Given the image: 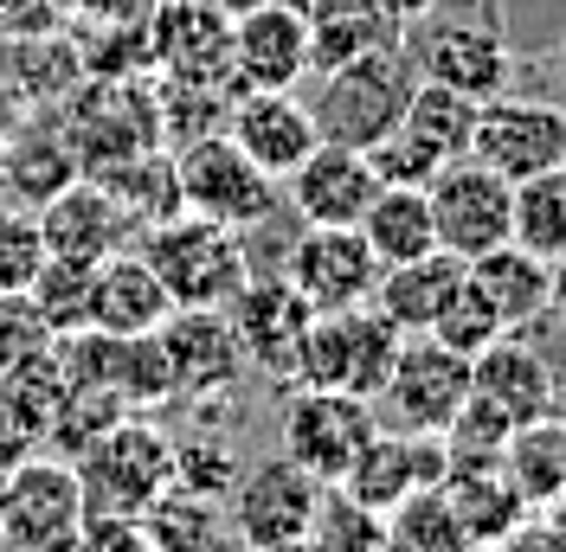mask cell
<instances>
[{
  "label": "cell",
  "instance_id": "1",
  "mask_svg": "<svg viewBox=\"0 0 566 552\" xmlns=\"http://www.w3.org/2000/svg\"><path fill=\"white\" fill-rule=\"evenodd\" d=\"M142 257L175 296V309H226L251 276L245 232L212 225L200 212H175L155 232H142Z\"/></svg>",
  "mask_w": 566,
  "mask_h": 552
},
{
  "label": "cell",
  "instance_id": "2",
  "mask_svg": "<svg viewBox=\"0 0 566 552\" xmlns=\"http://www.w3.org/2000/svg\"><path fill=\"white\" fill-rule=\"evenodd\" d=\"M412 84H419V65H412V52L392 39V45H374V52L348 59V65L322 71L310 116H316L322 141L374 148V141H380L392 123L406 116V97H412Z\"/></svg>",
  "mask_w": 566,
  "mask_h": 552
},
{
  "label": "cell",
  "instance_id": "3",
  "mask_svg": "<svg viewBox=\"0 0 566 552\" xmlns=\"http://www.w3.org/2000/svg\"><path fill=\"white\" fill-rule=\"evenodd\" d=\"M71 469L84 488V514H142L161 488H175V437L155 417L129 412L77 449Z\"/></svg>",
  "mask_w": 566,
  "mask_h": 552
},
{
  "label": "cell",
  "instance_id": "4",
  "mask_svg": "<svg viewBox=\"0 0 566 552\" xmlns=\"http://www.w3.org/2000/svg\"><path fill=\"white\" fill-rule=\"evenodd\" d=\"M175 180H180V212H200V219L232 225V232H258L283 206V180H271L226 129L180 141Z\"/></svg>",
  "mask_w": 566,
  "mask_h": 552
},
{
  "label": "cell",
  "instance_id": "5",
  "mask_svg": "<svg viewBox=\"0 0 566 552\" xmlns=\"http://www.w3.org/2000/svg\"><path fill=\"white\" fill-rule=\"evenodd\" d=\"M399 328L374 302L360 309H335V315H310V335L296 347V380L290 385H322V392H348V399H380V385L392 373L399 353Z\"/></svg>",
  "mask_w": 566,
  "mask_h": 552
},
{
  "label": "cell",
  "instance_id": "6",
  "mask_svg": "<svg viewBox=\"0 0 566 552\" xmlns=\"http://www.w3.org/2000/svg\"><path fill=\"white\" fill-rule=\"evenodd\" d=\"M65 129L77 168H104V161H123L136 148H161V109H155V77L136 71V77H84L65 97Z\"/></svg>",
  "mask_w": 566,
  "mask_h": 552
},
{
  "label": "cell",
  "instance_id": "7",
  "mask_svg": "<svg viewBox=\"0 0 566 552\" xmlns=\"http://www.w3.org/2000/svg\"><path fill=\"white\" fill-rule=\"evenodd\" d=\"M470 399V360L438 335H406L392 353V373L374 399V417L387 431H419V437H444V424L458 417Z\"/></svg>",
  "mask_w": 566,
  "mask_h": 552
},
{
  "label": "cell",
  "instance_id": "8",
  "mask_svg": "<svg viewBox=\"0 0 566 552\" xmlns=\"http://www.w3.org/2000/svg\"><path fill=\"white\" fill-rule=\"evenodd\" d=\"M424 200H431V225H438V251L451 257H483L502 238H515V180H502L483 161H444V168L424 180Z\"/></svg>",
  "mask_w": 566,
  "mask_h": 552
},
{
  "label": "cell",
  "instance_id": "9",
  "mask_svg": "<svg viewBox=\"0 0 566 552\" xmlns=\"http://www.w3.org/2000/svg\"><path fill=\"white\" fill-rule=\"evenodd\" d=\"M470 161L495 168L502 180H534V173L566 168V109L547 97H509L495 91L476 104V129H470Z\"/></svg>",
  "mask_w": 566,
  "mask_h": 552
},
{
  "label": "cell",
  "instance_id": "10",
  "mask_svg": "<svg viewBox=\"0 0 566 552\" xmlns=\"http://www.w3.org/2000/svg\"><path fill=\"white\" fill-rule=\"evenodd\" d=\"M374 405L367 399H348V392H322V385H296L290 405H283L277 424V456H290L296 469H310L322 488H335L348 476L354 449L374 437Z\"/></svg>",
  "mask_w": 566,
  "mask_h": 552
},
{
  "label": "cell",
  "instance_id": "11",
  "mask_svg": "<svg viewBox=\"0 0 566 552\" xmlns=\"http://www.w3.org/2000/svg\"><path fill=\"white\" fill-rule=\"evenodd\" d=\"M84 520V488L71 456H20L7 463V482H0V546L13 552H45L59 546L65 533H77Z\"/></svg>",
  "mask_w": 566,
  "mask_h": 552
},
{
  "label": "cell",
  "instance_id": "12",
  "mask_svg": "<svg viewBox=\"0 0 566 552\" xmlns=\"http://www.w3.org/2000/svg\"><path fill=\"white\" fill-rule=\"evenodd\" d=\"M322 501H328V488H322L310 469H296L290 456H264V463L239 469V482L226 495L245 552L251 546H283V540H310Z\"/></svg>",
  "mask_w": 566,
  "mask_h": 552
},
{
  "label": "cell",
  "instance_id": "13",
  "mask_svg": "<svg viewBox=\"0 0 566 552\" xmlns=\"http://www.w3.org/2000/svg\"><path fill=\"white\" fill-rule=\"evenodd\" d=\"M283 276L316 315H335V309H360L374 296L380 257L367 251L360 225H303V238L283 257Z\"/></svg>",
  "mask_w": 566,
  "mask_h": 552
},
{
  "label": "cell",
  "instance_id": "14",
  "mask_svg": "<svg viewBox=\"0 0 566 552\" xmlns=\"http://www.w3.org/2000/svg\"><path fill=\"white\" fill-rule=\"evenodd\" d=\"M310 302L290 289V276H245V289L226 302V321H232V335H239V353H245V367H258L264 380L290 385L296 380V347L310 335Z\"/></svg>",
  "mask_w": 566,
  "mask_h": 552
},
{
  "label": "cell",
  "instance_id": "15",
  "mask_svg": "<svg viewBox=\"0 0 566 552\" xmlns=\"http://www.w3.org/2000/svg\"><path fill=\"white\" fill-rule=\"evenodd\" d=\"M444 463H451L444 437H419V431H387V424H374V437L354 449L348 476L335 488H342L348 501H360V508H374V514H392L406 495L444 482Z\"/></svg>",
  "mask_w": 566,
  "mask_h": 552
},
{
  "label": "cell",
  "instance_id": "16",
  "mask_svg": "<svg viewBox=\"0 0 566 552\" xmlns=\"http://www.w3.org/2000/svg\"><path fill=\"white\" fill-rule=\"evenodd\" d=\"M412 65H419V77H438V84H451V91L483 104L495 91H509L515 52H509V39H502L495 20H451V13L438 20V13H424Z\"/></svg>",
  "mask_w": 566,
  "mask_h": 552
},
{
  "label": "cell",
  "instance_id": "17",
  "mask_svg": "<svg viewBox=\"0 0 566 552\" xmlns=\"http://www.w3.org/2000/svg\"><path fill=\"white\" fill-rule=\"evenodd\" d=\"M283 193H290V212L303 225H360V212L380 193V173L367 161V148L316 141L296 168L283 173Z\"/></svg>",
  "mask_w": 566,
  "mask_h": 552
},
{
  "label": "cell",
  "instance_id": "18",
  "mask_svg": "<svg viewBox=\"0 0 566 552\" xmlns=\"http://www.w3.org/2000/svg\"><path fill=\"white\" fill-rule=\"evenodd\" d=\"M161 353H168V373H175V399L200 405V399H232V385L245 373V353L226 309H175L161 328Z\"/></svg>",
  "mask_w": 566,
  "mask_h": 552
},
{
  "label": "cell",
  "instance_id": "19",
  "mask_svg": "<svg viewBox=\"0 0 566 552\" xmlns=\"http://www.w3.org/2000/svg\"><path fill=\"white\" fill-rule=\"evenodd\" d=\"M148 71L239 84V71H232V20L212 0H155V13H148Z\"/></svg>",
  "mask_w": 566,
  "mask_h": 552
},
{
  "label": "cell",
  "instance_id": "20",
  "mask_svg": "<svg viewBox=\"0 0 566 552\" xmlns=\"http://www.w3.org/2000/svg\"><path fill=\"white\" fill-rule=\"evenodd\" d=\"M219 129L239 141L271 180H283V173L322 141L316 116H310V104H303L296 91H258V84H239V91H232V104H226V123H219Z\"/></svg>",
  "mask_w": 566,
  "mask_h": 552
},
{
  "label": "cell",
  "instance_id": "21",
  "mask_svg": "<svg viewBox=\"0 0 566 552\" xmlns=\"http://www.w3.org/2000/svg\"><path fill=\"white\" fill-rule=\"evenodd\" d=\"M33 219H39V238H45V257H71V264H104L116 251H129V238H142L91 173L59 187Z\"/></svg>",
  "mask_w": 566,
  "mask_h": 552
},
{
  "label": "cell",
  "instance_id": "22",
  "mask_svg": "<svg viewBox=\"0 0 566 552\" xmlns=\"http://www.w3.org/2000/svg\"><path fill=\"white\" fill-rule=\"evenodd\" d=\"M232 71L258 91H296L310 77V13L296 0H264L232 20Z\"/></svg>",
  "mask_w": 566,
  "mask_h": 552
},
{
  "label": "cell",
  "instance_id": "23",
  "mask_svg": "<svg viewBox=\"0 0 566 552\" xmlns=\"http://www.w3.org/2000/svg\"><path fill=\"white\" fill-rule=\"evenodd\" d=\"M470 392L490 399L509 424L560 412V373H554V360L541 347L522 341V328L515 335H495L483 353H470Z\"/></svg>",
  "mask_w": 566,
  "mask_h": 552
},
{
  "label": "cell",
  "instance_id": "24",
  "mask_svg": "<svg viewBox=\"0 0 566 552\" xmlns=\"http://www.w3.org/2000/svg\"><path fill=\"white\" fill-rule=\"evenodd\" d=\"M65 392H71V373H65V360H59V341L0 373V456L7 463H20L39 444H52L59 412H65Z\"/></svg>",
  "mask_w": 566,
  "mask_h": 552
},
{
  "label": "cell",
  "instance_id": "25",
  "mask_svg": "<svg viewBox=\"0 0 566 552\" xmlns=\"http://www.w3.org/2000/svg\"><path fill=\"white\" fill-rule=\"evenodd\" d=\"M175 315V296L148 270L142 251H116L91 270V328L104 335H155Z\"/></svg>",
  "mask_w": 566,
  "mask_h": 552
},
{
  "label": "cell",
  "instance_id": "26",
  "mask_svg": "<svg viewBox=\"0 0 566 552\" xmlns=\"http://www.w3.org/2000/svg\"><path fill=\"white\" fill-rule=\"evenodd\" d=\"M438 488H444L458 527L470 533V546H490V540L515 533V527L528 520V501H522L515 482L502 476V456H451Z\"/></svg>",
  "mask_w": 566,
  "mask_h": 552
},
{
  "label": "cell",
  "instance_id": "27",
  "mask_svg": "<svg viewBox=\"0 0 566 552\" xmlns=\"http://www.w3.org/2000/svg\"><path fill=\"white\" fill-rule=\"evenodd\" d=\"M458 283H463V257L424 251V257H406V264H380V283H374L367 302L387 315L399 335H431V321L458 296Z\"/></svg>",
  "mask_w": 566,
  "mask_h": 552
},
{
  "label": "cell",
  "instance_id": "28",
  "mask_svg": "<svg viewBox=\"0 0 566 552\" xmlns=\"http://www.w3.org/2000/svg\"><path fill=\"white\" fill-rule=\"evenodd\" d=\"M463 276L476 283V296L495 309V321H502L509 335L547 315V276H554V264H547L541 251H528V244L502 238L495 251L470 257V264H463Z\"/></svg>",
  "mask_w": 566,
  "mask_h": 552
},
{
  "label": "cell",
  "instance_id": "29",
  "mask_svg": "<svg viewBox=\"0 0 566 552\" xmlns=\"http://www.w3.org/2000/svg\"><path fill=\"white\" fill-rule=\"evenodd\" d=\"M136 520L155 552H239L232 508L219 495H193V488H180V482L161 488Z\"/></svg>",
  "mask_w": 566,
  "mask_h": 552
},
{
  "label": "cell",
  "instance_id": "30",
  "mask_svg": "<svg viewBox=\"0 0 566 552\" xmlns=\"http://www.w3.org/2000/svg\"><path fill=\"white\" fill-rule=\"evenodd\" d=\"M84 173L123 206V219H129L136 232H155L161 219L180 212L175 155H161V148H136V155H123V161H104V168H84Z\"/></svg>",
  "mask_w": 566,
  "mask_h": 552
},
{
  "label": "cell",
  "instance_id": "31",
  "mask_svg": "<svg viewBox=\"0 0 566 552\" xmlns=\"http://www.w3.org/2000/svg\"><path fill=\"white\" fill-rule=\"evenodd\" d=\"M77 155H71V141L59 123H45V129H20V136L0 141V187L20 200V206H45L59 187L77 180Z\"/></svg>",
  "mask_w": 566,
  "mask_h": 552
},
{
  "label": "cell",
  "instance_id": "32",
  "mask_svg": "<svg viewBox=\"0 0 566 552\" xmlns=\"http://www.w3.org/2000/svg\"><path fill=\"white\" fill-rule=\"evenodd\" d=\"M502 476L528 501V514H547L566 495V431L560 417H528L502 437Z\"/></svg>",
  "mask_w": 566,
  "mask_h": 552
},
{
  "label": "cell",
  "instance_id": "33",
  "mask_svg": "<svg viewBox=\"0 0 566 552\" xmlns=\"http://www.w3.org/2000/svg\"><path fill=\"white\" fill-rule=\"evenodd\" d=\"M360 238L380 264H406V257H424L438 251V225H431V200L424 187H387L374 193V206L360 212Z\"/></svg>",
  "mask_w": 566,
  "mask_h": 552
},
{
  "label": "cell",
  "instance_id": "34",
  "mask_svg": "<svg viewBox=\"0 0 566 552\" xmlns=\"http://www.w3.org/2000/svg\"><path fill=\"white\" fill-rule=\"evenodd\" d=\"M399 129H412L438 161H463L470 155V129H476V97H463V91L438 84V77H419L412 97H406Z\"/></svg>",
  "mask_w": 566,
  "mask_h": 552
},
{
  "label": "cell",
  "instance_id": "35",
  "mask_svg": "<svg viewBox=\"0 0 566 552\" xmlns=\"http://www.w3.org/2000/svg\"><path fill=\"white\" fill-rule=\"evenodd\" d=\"M387 552H476V546L458 527L444 488H419L387 514Z\"/></svg>",
  "mask_w": 566,
  "mask_h": 552
},
{
  "label": "cell",
  "instance_id": "36",
  "mask_svg": "<svg viewBox=\"0 0 566 552\" xmlns=\"http://www.w3.org/2000/svg\"><path fill=\"white\" fill-rule=\"evenodd\" d=\"M392 39H399V26H392L380 7L322 13V20H310V77L348 65V59H360V52H374V45H392Z\"/></svg>",
  "mask_w": 566,
  "mask_h": 552
},
{
  "label": "cell",
  "instance_id": "37",
  "mask_svg": "<svg viewBox=\"0 0 566 552\" xmlns=\"http://www.w3.org/2000/svg\"><path fill=\"white\" fill-rule=\"evenodd\" d=\"M91 270L97 264H71V257H39V270L27 276V296L45 315L52 335H77L91 328Z\"/></svg>",
  "mask_w": 566,
  "mask_h": 552
},
{
  "label": "cell",
  "instance_id": "38",
  "mask_svg": "<svg viewBox=\"0 0 566 552\" xmlns=\"http://www.w3.org/2000/svg\"><path fill=\"white\" fill-rule=\"evenodd\" d=\"M515 244L541 251L547 264L566 251V168L534 173L515 187Z\"/></svg>",
  "mask_w": 566,
  "mask_h": 552
},
{
  "label": "cell",
  "instance_id": "39",
  "mask_svg": "<svg viewBox=\"0 0 566 552\" xmlns=\"http://www.w3.org/2000/svg\"><path fill=\"white\" fill-rule=\"evenodd\" d=\"M310 540H316V552H387V514H374V508L348 501L342 488H328Z\"/></svg>",
  "mask_w": 566,
  "mask_h": 552
},
{
  "label": "cell",
  "instance_id": "40",
  "mask_svg": "<svg viewBox=\"0 0 566 552\" xmlns=\"http://www.w3.org/2000/svg\"><path fill=\"white\" fill-rule=\"evenodd\" d=\"M175 482L193 488V495H219V501H226L232 482H239V444H226V437H212V431L175 444Z\"/></svg>",
  "mask_w": 566,
  "mask_h": 552
},
{
  "label": "cell",
  "instance_id": "41",
  "mask_svg": "<svg viewBox=\"0 0 566 552\" xmlns=\"http://www.w3.org/2000/svg\"><path fill=\"white\" fill-rule=\"evenodd\" d=\"M431 335H438L444 347H458L463 360H470V353H483V347H490L495 335H509V328L495 321V309L483 302V296H476V283L463 276V283H458V296L444 302V315L431 321Z\"/></svg>",
  "mask_w": 566,
  "mask_h": 552
},
{
  "label": "cell",
  "instance_id": "42",
  "mask_svg": "<svg viewBox=\"0 0 566 552\" xmlns=\"http://www.w3.org/2000/svg\"><path fill=\"white\" fill-rule=\"evenodd\" d=\"M52 341L59 335L45 328V315L33 309V296L27 289H0V373L20 367V360H33V353H45Z\"/></svg>",
  "mask_w": 566,
  "mask_h": 552
},
{
  "label": "cell",
  "instance_id": "43",
  "mask_svg": "<svg viewBox=\"0 0 566 552\" xmlns=\"http://www.w3.org/2000/svg\"><path fill=\"white\" fill-rule=\"evenodd\" d=\"M367 161H374V173H380L387 187H424L431 173L444 168V161H438V155H431L412 129H399V123H392L374 148H367Z\"/></svg>",
  "mask_w": 566,
  "mask_h": 552
},
{
  "label": "cell",
  "instance_id": "44",
  "mask_svg": "<svg viewBox=\"0 0 566 552\" xmlns=\"http://www.w3.org/2000/svg\"><path fill=\"white\" fill-rule=\"evenodd\" d=\"M45 238H39V219L20 206H0V289H27V276L39 270Z\"/></svg>",
  "mask_w": 566,
  "mask_h": 552
},
{
  "label": "cell",
  "instance_id": "45",
  "mask_svg": "<svg viewBox=\"0 0 566 552\" xmlns=\"http://www.w3.org/2000/svg\"><path fill=\"white\" fill-rule=\"evenodd\" d=\"M476 552H566V533L528 514L515 533H502V540H490V546H476Z\"/></svg>",
  "mask_w": 566,
  "mask_h": 552
},
{
  "label": "cell",
  "instance_id": "46",
  "mask_svg": "<svg viewBox=\"0 0 566 552\" xmlns=\"http://www.w3.org/2000/svg\"><path fill=\"white\" fill-rule=\"evenodd\" d=\"M380 13L392 26H419L424 13H438V0H380Z\"/></svg>",
  "mask_w": 566,
  "mask_h": 552
},
{
  "label": "cell",
  "instance_id": "47",
  "mask_svg": "<svg viewBox=\"0 0 566 552\" xmlns=\"http://www.w3.org/2000/svg\"><path fill=\"white\" fill-rule=\"evenodd\" d=\"M547 315L566 328V251L554 257V276H547Z\"/></svg>",
  "mask_w": 566,
  "mask_h": 552
},
{
  "label": "cell",
  "instance_id": "48",
  "mask_svg": "<svg viewBox=\"0 0 566 552\" xmlns=\"http://www.w3.org/2000/svg\"><path fill=\"white\" fill-rule=\"evenodd\" d=\"M212 7H219L226 20H239V13H251V7H264V0H212Z\"/></svg>",
  "mask_w": 566,
  "mask_h": 552
},
{
  "label": "cell",
  "instance_id": "49",
  "mask_svg": "<svg viewBox=\"0 0 566 552\" xmlns=\"http://www.w3.org/2000/svg\"><path fill=\"white\" fill-rule=\"evenodd\" d=\"M251 552H316V540H283V546H251Z\"/></svg>",
  "mask_w": 566,
  "mask_h": 552
},
{
  "label": "cell",
  "instance_id": "50",
  "mask_svg": "<svg viewBox=\"0 0 566 552\" xmlns=\"http://www.w3.org/2000/svg\"><path fill=\"white\" fill-rule=\"evenodd\" d=\"M541 520H547V527H560V533H566V495H560V501H554V508H547Z\"/></svg>",
  "mask_w": 566,
  "mask_h": 552
},
{
  "label": "cell",
  "instance_id": "51",
  "mask_svg": "<svg viewBox=\"0 0 566 552\" xmlns=\"http://www.w3.org/2000/svg\"><path fill=\"white\" fill-rule=\"evenodd\" d=\"M554 65H560V77H566V39H560V52H554Z\"/></svg>",
  "mask_w": 566,
  "mask_h": 552
},
{
  "label": "cell",
  "instance_id": "52",
  "mask_svg": "<svg viewBox=\"0 0 566 552\" xmlns=\"http://www.w3.org/2000/svg\"><path fill=\"white\" fill-rule=\"evenodd\" d=\"M554 417H560V431H566V399H560V412H554Z\"/></svg>",
  "mask_w": 566,
  "mask_h": 552
},
{
  "label": "cell",
  "instance_id": "53",
  "mask_svg": "<svg viewBox=\"0 0 566 552\" xmlns=\"http://www.w3.org/2000/svg\"><path fill=\"white\" fill-rule=\"evenodd\" d=\"M0 482H7V456H0Z\"/></svg>",
  "mask_w": 566,
  "mask_h": 552
}]
</instances>
